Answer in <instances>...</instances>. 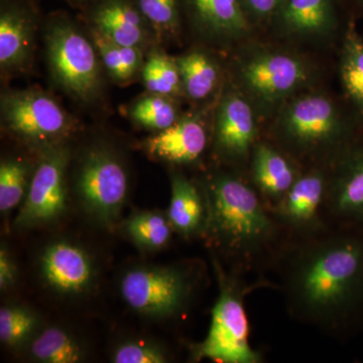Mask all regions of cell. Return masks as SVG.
Instances as JSON below:
<instances>
[{"instance_id": "1", "label": "cell", "mask_w": 363, "mask_h": 363, "mask_svg": "<svg viewBox=\"0 0 363 363\" xmlns=\"http://www.w3.org/2000/svg\"><path fill=\"white\" fill-rule=\"evenodd\" d=\"M285 259L289 312L305 323L346 334L363 325V229L329 226L294 238Z\"/></svg>"}, {"instance_id": "2", "label": "cell", "mask_w": 363, "mask_h": 363, "mask_svg": "<svg viewBox=\"0 0 363 363\" xmlns=\"http://www.w3.org/2000/svg\"><path fill=\"white\" fill-rule=\"evenodd\" d=\"M208 230L217 247L248 272L279 260L294 236L277 218L252 184L219 173L208 181Z\"/></svg>"}, {"instance_id": "3", "label": "cell", "mask_w": 363, "mask_h": 363, "mask_svg": "<svg viewBox=\"0 0 363 363\" xmlns=\"http://www.w3.org/2000/svg\"><path fill=\"white\" fill-rule=\"evenodd\" d=\"M281 107L274 138L279 149L296 161L330 166L357 140L337 105L325 95H300Z\"/></svg>"}, {"instance_id": "4", "label": "cell", "mask_w": 363, "mask_h": 363, "mask_svg": "<svg viewBox=\"0 0 363 363\" xmlns=\"http://www.w3.org/2000/svg\"><path fill=\"white\" fill-rule=\"evenodd\" d=\"M44 45L47 63L55 82L76 101L91 104L104 87L99 55L77 23L63 14L45 23Z\"/></svg>"}, {"instance_id": "5", "label": "cell", "mask_w": 363, "mask_h": 363, "mask_svg": "<svg viewBox=\"0 0 363 363\" xmlns=\"http://www.w3.org/2000/svg\"><path fill=\"white\" fill-rule=\"evenodd\" d=\"M220 296L212 310L211 324L204 342L196 350L199 359L221 363H259L262 357L250 342V324L245 296L252 286L219 272Z\"/></svg>"}, {"instance_id": "6", "label": "cell", "mask_w": 363, "mask_h": 363, "mask_svg": "<svg viewBox=\"0 0 363 363\" xmlns=\"http://www.w3.org/2000/svg\"><path fill=\"white\" fill-rule=\"evenodd\" d=\"M236 76L245 97L269 111L307 85L310 71L298 57L279 50L253 49L238 58Z\"/></svg>"}, {"instance_id": "7", "label": "cell", "mask_w": 363, "mask_h": 363, "mask_svg": "<svg viewBox=\"0 0 363 363\" xmlns=\"http://www.w3.org/2000/svg\"><path fill=\"white\" fill-rule=\"evenodd\" d=\"M0 112L6 131L43 150L61 145L75 128L70 114L54 97L38 88L2 93Z\"/></svg>"}, {"instance_id": "8", "label": "cell", "mask_w": 363, "mask_h": 363, "mask_svg": "<svg viewBox=\"0 0 363 363\" xmlns=\"http://www.w3.org/2000/svg\"><path fill=\"white\" fill-rule=\"evenodd\" d=\"M327 226L363 229V140L357 138L329 166L324 206Z\"/></svg>"}, {"instance_id": "9", "label": "cell", "mask_w": 363, "mask_h": 363, "mask_svg": "<svg viewBox=\"0 0 363 363\" xmlns=\"http://www.w3.org/2000/svg\"><path fill=\"white\" fill-rule=\"evenodd\" d=\"M77 186L91 211L108 221L123 207L128 193V175L116 155L104 147H94L81 162Z\"/></svg>"}, {"instance_id": "10", "label": "cell", "mask_w": 363, "mask_h": 363, "mask_svg": "<svg viewBox=\"0 0 363 363\" xmlns=\"http://www.w3.org/2000/svg\"><path fill=\"white\" fill-rule=\"evenodd\" d=\"M187 279L174 269H133L124 276L121 293L136 312L169 316L183 307L188 295Z\"/></svg>"}, {"instance_id": "11", "label": "cell", "mask_w": 363, "mask_h": 363, "mask_svg": "<svg viewBox=\"0 0 363 363\" xmlns=\"http://www.w3.org/2000/svg\"><path fill=\"white\" fill-rule=\"evenodd\" d=\"M328 183L329 167H312L301 173L283 200L272 210L294 238L312 235L329 227L324 217Z\"/></svg>"}, {"instance_id": "12", "label": "cell", "mask_w": 363, "mask_h": 363, "mask_svg": "<svg viewBox=\"0 0 363 363\" xmlns=\"http://www.w3.org/2000/svg\"><path fill=\"white\" fill-rule=\"evenodd\" d=\"M68 150L62 145L43 150L30 191L16 224L30 225L51 220L65 209V172Z\"/></svg>"}, {"instance_id": "13", "label": "cell", "mask_w": 363, "mask_h": 363, "mask_svg": "<svg viewBox=\"0 0 363 363\" xmlns=\"http://www.w3.org/2000/svg\"><path fill=\"white\" fill-rule=\"evenodd\" d=\"M257 119L247 98L240 92L227 89L217 106L214 145L224 161L245 164L250 161L257 140Z\"/></svg>"}, {"instance_id": "14", "label": "cell", "mask_w": 363, "mask_h": 363, "mask_svg": "<svg viewBox=\"0 0 363 363\" xmlns=\"http://www.w3.org/2000/svg\"><path fill=\"white\" fill-rule=\"evenodd\" d=\"M38 16L23 0L2 4L0 11V69L2 75L25 73L32 68Z\"/></svg>"}, {"instance_id": "15", "label": "cell", "mask_w": 363, "mask_h": 363, "mask_svg": "<svg viewBox=\"0 0 363 363\" xmlns=\"http://www.w3.org/2000/svg\"><path fill=\"white\" fill-rule=\"evenodd\" d=\"M181 9L193 30L214 45L243 39L252 26L240 0H181Z\"/></svg>"}, {"instance_id": "16", "label": "cell", "mask_w": 363, "mask_h": 363, "mask_svg": "<svg viewBox=\"0 0 363 363\" xmlns=\"http://www.w3.org/2000/svg\"><path fill=\"white\" fill-rule=\"evenodd\" d=\"M86 9L90 26L116 44L145 51L156 38L135 0H97Z\"/></svg>"}, {"instance_id": "17", "label": "cell", "mask_w": 363, "mask_h": 363, "mask_svg": "<svg viewBox=\"0 0 363 363\" xmlns=\"http://www.w3.org/2000/svg\"><path fill=\"white\" fill-rule=\"evenodd\" d=\"M272 21L286 37L325 39L337 28L335 0H281Z\"/></svg>"}, {"instance_id": "18", "label": "cell", "mask_w": 363, "mask_h": 363, "mask_svg": "<svg viewBox=\"0 0 363 363\" xmlns=\"http://www.w3.org/2000/svg\"><path fill=\"white\" fill-rule=\"evenodd\" d=\"M293 157L266 143H257L250 157L252 186L274 209L301 175Z\"/></svg>"}, {"instance_id": "19", "label": "cell", "mask_w": 363, "mask_h": 363, "mask_svg": "<svg viewBox=\"0 0 363 363\" xmlns=\"http://www.w3.org/2000/svg\"><path fill=\"white\" fill-rule=\"evenodd\" d=\"M208 143L206 126L199 116L180 117L173 125L150 136L145 147L150 156L176 164H190L202 156Z\"/></svg>"}, {"instance_id": "20", "label": "cell", "mask_w": 363, "mask_h": 363, "mask_svg": "<svg viewBox=\"0 0 363 363\" xmlns=\"http://www.w3.org/2000/svg\"><path fill=\"white\" fill-rule=\"evenodd\" d=\"M42 267L48 283L65 293L84 290L92 274L85 252L65 242L56 243L45 250Z\"/></svg>"}, {"instance_id": "21", "label": "cell", "mask_w": 363, "mask_h": 363, "mask_svg": "<svg viewBox=\"0 0 363 363\" xmlns=\"http://www.w3.org/2000/svg\"><path fill=\"white\" fill-rule=\"evenodd\" d=\"M169 222L179 233L191 235L202 228L205 208L201 195L192 182L175 174L172 177V196Z\"/></svg>"}, {"instance_id": "22", "label": "cell", "mask_w": 363, "mask_h": 363, "mask_svg": "<svg viewBox=\"0 0 363 363\" xmlns=\"http://www.w3.org/2000/svg\"><path fill=\"white\" fill-rule=\"evenodd\" d=\"M180 71L183 92L195 101L206 99L219 82V69L213 59L201 50L175 58Z\"/></svg>"}, {"instance_id": "23", "label": "cell", "mask_w": 363, "mask_h": 363, "mask_svg": "<svg viewBox=\"0 0 363 363\" xmlns=\"http://www.w3.org/2000/svg\"><path fill=\"white\" fill-rule=\"evenodd\" d=\"M89 35L96 47L102 66L112 80L126 83L142 73L145 64L143 50L116 44L92 26L89 28Z\"/></svg>"}, {"instance_id": "24", "label": "cell", "mask_w": 363, "mask_h": 363, "mask_svg": "<svg viewBox=\"0 0 363 363\" xmlns=\"http://www.w3.org/2000/svg\"><path fill=\"white\" fill-rule=\"evenodd\" d=\"M143 82L152 94L174 98L183 92L180 71L175 58L154 48L147 54L142 70Z\"/></svg>"}, {"instance_id": "25", "label": "cell", "mask_w": 363, "mask_h": 363, "mask_svg": "<svg viewBox=\"0 0 363 363\" xmlns=\"http://www.w3.org/2000/svg\"><path fill=\"white\" fill-rule=\"evenodd\" d=\"M340 71L348 97L363 116V40L353 26L344 39Z\"/></svg>"}, {"instance_id": "26", "label": "cell", "mask_w": 363, "mask_h": 363, "mask_svg": "<svg viewBox=\"0 0 363 363\" xmlns=\"http://www.w3.org/2000/svg\"><path fill=\"white\" fill-rule=\"evenodd\" d=\"M130 116L143 128L157 131L166 130L180 118L173 98L152 93L133 104Z\"/></svg>"}, {"instance_id": "27", "label": "cell", "mask_w": 363, "mask_h": 363, "mask_svg": "<svg viewBox=\"0 0 363 363\" xmlns=\"http://www.w3.org/2000/svg\"><path fill=\"white\" fill-rule=\"evenodd\" d=\"M159 40L178 37L181 28V0H135Z\"/></svg>"}, {"instance_id": "28", "label": "cell", "mask_w": 363, "mask_h": 363, "mask_svg": "<svg viewBox=\"0 0 363 363\" xmlns=\"http://www.w3.org/2000/svg\"><path fill=\"white\" fill-rule=\"evenodd\" d=\"M33 357L49 363H75L81 359V350L63 330L50 328L35 339L32 346Z\"/></svg>"}, {"instance_id": "29", "label": "cell", "mask_w": 363, "mask_h": 363, "mask_svg": "<svg viewBox=\"0 0 363 363\" xmlns=\"http://www.w3.org/2000/svg\"><path fill=\"white\" fill-rule=\"evenodd\" d=\"M30 168L21 160H6L0 164V210L16 207L25 194Z\"/></svg>"}, {"instance_id": "30", "label": "cell", "mask_w": 363, "mask_h": 363, "mask_svg": "<svg viewBox=\"0 0 363 363\" xmlns=\"http://www.w3.org/2000/svg\"><path fill=\"white\" fill-rule=\"evenodd\" d=\"M171 223L157 213H140L128 221V231L131 238L143 247H162L171 236Z\"/></svg>"}, {"instance_id": "31", "label": "cell", "mask_w": 363, "mask_h": 363, "mask_svg": "<svg viewBox=\"0 0 363 363\" xmlns=\"http://www.w3.org/2000/svg\"><path fill=\"white\" fill-rule=\"evenodd\" d=\"M35 322V317L21 308H1L0 339L9 345L20 343L32 332Z\"/></svg>"}, {"instance_id": "32", "label": "cell", "mask_w": 363, "mask_h": 363, "mask_svg": "<svg viewBox=\"0 0 363 363\" xmlns=\"http://www.w3.org/2000/svg\"><path fill=\"white\" fill-rule=\"evenodd\" d=\"M113 362L116 363H162L166 358L161 351L145 344H124L116 350Z\"/></svg>"}, {"instance_id": "33", "label": "cell", "mask_w": 363, "mask_h": 363, "mask_svg": "<svg viewBox=\"0 0 363 363\" xmlns=\"http://www.w3.org/2000/svg\"><path fill=\"white\" fill-rule=\"evenodd\" d=\"M250 23L272 20L281 0H240Z\"/></svg>"}, {"instance_id": "34", "label": "cell", "mask_w": 363, "mask_h": 363, "mask_svg": "<svg viewBox=\"0 0 363 363\" xmlns=\"http://www.w3.org/2000/svg\"><path fill=\"white\" fill-rule=\"evenodd\" d=\"M16 279V267L9 253L4 247L0 252V288H9Z\"/></svg>"}, {"instance_id": "35", "label": "cell", "mask_w": 363, "mask_h": 363, "mask_svg": "<svg viewBox=\"0 0 363 363\" xmlns=\"http://www.w3.org/2000/svg\"><path fill=\"white\" fill-rule=\"evenodd\" d=\"M70 4H74L76 6L88 7L93 2L97 1V0H68Z\"/></svg>"}, {"instance_id": "36", "label": "cell", "mask_w": 363, "mask_h": 363, "mask_svg": "<svg viewBox=\"0 0 363 363\" xmlns=\"http://www.w3.org/2000/svg\"><path fill=\"white\" fill-rule=\"evenodd\" d=\"M358 1H359L360 4H363V0H358Z\"/></svg>"}]
</instances>
